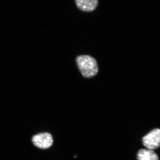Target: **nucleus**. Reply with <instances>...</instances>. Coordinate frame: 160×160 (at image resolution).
<instances>
[{
  "label": "nucleus",
  "instance_id": "obj_1",
  "mask_svg": "<svg viewBox=\"0 0 160 160\" xmlns=\"http://www.w3.org/2000/svg\"><path fill=\"white\" fill-rule=\"evenodd\" d=\"M76 62L79 70L84 78H92L97 74L98 71L97 62L90 56H78L76 58Z\"/></svg>",
  "mask_w": 160,
  "mask_h": 160
},
{
  "label": "nucleus",
  "instance_id": "obj_2",
  "mask_svg": "<svg viewBox=\"0 0 160 160\" xmlns=\"http://www.w3.org/2000/svg\"><path fill=\"white\" fill-rule=\"evenodd\" d=\"M142 142L148 149L153 150L158 148L160 146V129L152 130L143 138Z\"/></svg>",
  "mask_w": 160,
  "mask_h": 160
},
{
  "label": "nucleus",
  "instance_id": "obj_3",
  "mask_svg": "<svg viewBox=\"0 0 160 160\" xmlns=\"http://www.w3.org/2000/svg\"><path fill=\"white\" fill-rule=\"evenodd\" d=\"M32 142L35 146L38 148L46 149L52 145L53 139L50 133L43 132L34 135L32 137Z\"/></svg>",
  "mask_w": 160,
  "mask_h": 160
},
{
  "label": "nucleus",
  "instance_id": "obj_4",
  "mask_svg": "<svg viewBox=\"0 0 160 160\" xmlns=\"http://www.w3.org/2000/svg\"><path fill=\"white\" fill-rule=\"evenodd\" d=\"M97 0H76V4L78 8L83 11L92 12L96 9L98 5Z\"/></svg>",
  "mask_w": 160,
  "mask_h": 160
},
{
  "label": "nucleus",
  "instance_id": "obj_5",
  "mask_svg": "<svg viewBox=\"0 0 160 160\" xmlns=\"http://www.w3.org/2000/svg\"><path fill=\"white\" fill-rule=\"evenodd\" d=\"M138 160H159L158 155L153 150L141 149L137 154Z\"/></svg>",
  "mask_w": 160,
  "mask_h": 160
}]
</instances>
